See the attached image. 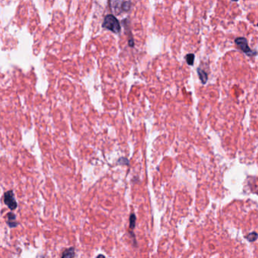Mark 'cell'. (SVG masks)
Instances as JSON below:
<instances>
[{"label": "cell", "mask_w": 258, "mask_h": 258, "mask_svg": "<svg viewBox=\"0 0 258 258\" xmlns=\"http://www.w3.org/2000/svg\"><path fill=\"white\" fill-rule=\"evenodd\" d=\"M103 27L115 33H119L121 31V26L119 22L113 15H108L105 17Z\"/></svg>", "instance_id": "obj_1"}, {"label": "cell", "mask_w": 258, "mask_h": 258, "mask_svg": "<svg viewBox=\"0 0 258 258\" xmlns=\"http://www.w3.org/2000/svg\"><path fill=\"white\" fill-rule=\"evenodd\" d=\"M235 42H236V45H237V46L239 47V48H240V49L245 53V54H246L247 55L251 56H251L256 55V54H257L256 51H252V50L250 48V47L248 46V41H247V39H245V38L244 37L237 38V39H236V40H235Z\"/></svg>", "instance_id": "obj_2"}, {"label": "cell", "mask_w": 258, "mask_h": 258, "mask_svg": "<svg viewBox=\"0 0 258 258\" xmlns=\"http://www.w3.org/2000/svg\"><path fill=\"white\" fill-rule=\"evenodd\" d=\"M5 203L6 205L8 207L9 209H11V211L16 209L18 204H17V201L15 198V195H14L13 191L11 190H9V191L6 192L5 193Z\"/></svg>", "instance_id": "obj_3"}, {"label": "cell", "mask_w": 258, "mask_h": 258, "mask_svg": "<svg viewBox=\"0 0 258 258\" xmlns=\"http://www.w3.org/2000/svg\"><path fill=\"white\" fill-rule=\"evenodd\" d=\"M8 224L9 225L10 227H15L17 226V223L15 222V220H16V217L14 214L12 212L8 214Z\"/></svg>", "instance_id": "obj_4"}, {"label": "cell", "mask_w": 258, "mask_h": 258, "mask_svg": "<svg viewBox=\"0 0 258 258\" xmlns=\"http://www.w3.org/2000/svg\"><path fill=\"white\" fill-rule=\"evenodd\" d=\"M197 73H198V77H199L200 80L202 82V84H205L207 81V74L206 73V72L201 70V68H198L197 70Z\"/></svg>", "instance_id": "obj_5"}, {"label": "cell", "mask_w": 258, "mask_h": 258, "mask_svg": "<svg viewBox=\"0 0 258 258\" xmlns=\"http://www.w3.org/2000/svg\"><path fill=\"white\" fill-rule=\"evenodd\" d=\"M74 255H75L74 248H70L66 250L63 253V255H62L61 258H73Z\"/></svg>", "instance_id": "obj_6"}, {"label": "cell", "mask_w": 258, "mask_h": 258, "mask_svg": "<svg viewBox=\"0 0 258 258\" xmlns=\"http://www.w3.org/2000/svg\"><path fill=\"white\" fill-rule=\"evenodd\" d=\"M194 60H195V55H194V54H188L186 56V60H187V64H188L189 65H193Z\"/></svg>", "instance_id": "obj_7"}, {"label": "cell", "mask_w": 258, "mask_h": 258, "mask_svg": "<svg viewBox=\"0 0 258 258\" xmlns=\"http://www.w3.org/2000/svg\"><path fill=\"white\" fill-rule=\"evenodd\" d=\"M135 223H136V216L132 214L130 217V228L134 229L135 227Z\"/></svg>", "instance_id": "obj_8"}, {"label": "cell", "mask_w": 258, "mask_h": 258, "mask_svg": "<svg viewBox=\"0 0 258 258\" xmlns=\"http://www.w3.org/2000/svg\"><path fill=\"white\" fill-rule=\"evenodd\" d=\"M257 237H258V236H257V233H250V234L248 235V236H247L246 238L250 241V242H254V241H255L256 239H257Z\"/></svg>", "instance_id": "obj_9"}, {"label": "cell", "mask_w": 258, "mask_h": 258, "mask_svg": "<svg viewBox=\"0 0 258 258\" xmlns=\"http://www.w3.org/2000/svg\"><path fill=\"white\" fill-rule=\"evenodd\" d=\"M118 163H119V164H126L128 165L129 164V160L127 159V158H121L119 160Z\"/></svg>", "instance_id": "obj_10"}, {"label": "cell", "mask_w": 258, "mask_h": 258, "mask_svg": "<svg viewBox=\"0 0 258 258\" xmlns=\"http://www.w3.org/2000/svg\"><path fill=\"white\" fill-rule=\"evenodd\" d=\"M97 258H105V257L103 255V254H100L99 256H97Z\"/></svg>", "instance_id": "obj_11"}]
</instances>
